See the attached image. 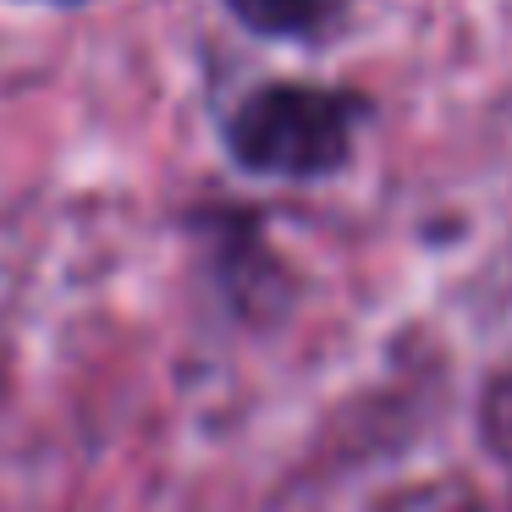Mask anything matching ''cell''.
Wrapping results in <instances>:
<instances>
[{
  "label": "cell",
  "mask_w": 512,
  "mask_h": 512,
  "mask_svg": "<svg viewBox=\"0 0 512 512\" xmlns=\"http://www.w3.org/2000/svg\"><path fill=\"white\" fill-rule=\"evenodd\" d=\"M358 122V100L336 89H309V83H270L248 94L226 122L237 166L259 177H325L347 160V138Z\"/></svg>",
  "instance_id": "1"
},
{
  "label": "cell",
  "mask_w": 512,
  "mask_h": 512,
  "mask_svg": "<svg viewBox=\"0 0 512 512\" xmlns=\"http://www.w3.org/2000/svg\"><path fill=\"white\" fill-rule=\"evenodd\" d=\"M232 6L259 34H314L342 12V0H232Z\"/></svg>",
  "instance_id": "2"
}]
</instances>
